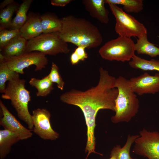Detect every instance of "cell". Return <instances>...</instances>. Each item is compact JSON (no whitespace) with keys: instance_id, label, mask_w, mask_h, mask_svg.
I'll return each mask as SVG.
<instances>
[{"instance_id":"obj_22","label":"cell","mask_w":159,"mask_h":159,"mask_svg":"<svg viewBox=\"0 0 159 159\" xmlns=\"http://www.w3.org/2000/svg\"><path fill=\"white\" fill-rule=\"evenodd\" d=\"M29 82L32 87H35L37 89V96L46 97L49 95L54 89L53 83L51 81L47 75L41 79L32 78Z\"/></svg>"},{"instance_id":"obj_8","label":"cell","mask_w":159,"mask_h":159,"mask_svg":"<svg viewBox=\"0 0 159 159\" xmlns=\"http://www.w3.org/2000/svg\"><path fill=\"white\" fill-rule=\"evenodd\" d=\"M134 142L132 152L148 159H159V132L143 128Z\"/></svg>"},{"instance_id":"obj_24","label":"cell","mask_w":159,"mask_h":159,"mask_svg":"<svg viewBox=\"0 0 159 159\" xmlns=\"http://www.w3.org/2000/svg\"><path fill=\"white\" fill-rule=\"evenodd\" d=\"M19 6V4L15 1L0 11V30L9 28L13 14L17 11Z\"/></svg>"},{"instance_id":"obj_16","label":"cell","mask_w":159,"mask_h":159,"mask_svg":"<svg viewBox=\"0 0 159 159\" xmlns=\"http://www.w3.org/2000/svg\"><path fill=\"white\" fill-rule=\"evenodd\" d=\"M21 140L15 133L4 129L0 130V158L3 159L10 153L12 146Z\"/></svg>"},{"instance_id":"obj_4","label":"cell","mask_w":159,"mask_h":159,"mask_svg":"<svg viewBox=\"0 0 159 159\" xmlns=\"http://www.w3.org/2000/svg\"><path fill=\"white\" fill-rule=\"evenodd\" d=\"M25 83L24 79L19 77L9 80L1 97L11 100L18 117L27 124L30 130L34 127L32 115L28 109L31 98L30 91L25 88Z\"/></svg>"},{"instance_id":"obj_25","label":"cell","mask_w":159,"mask_h":159,"mask_svg":"<svg viewBox=\"0 0 159 159\" xmlns=\"http://www.w3.org/2000/svg\"><path fill=\"white\" fill-rule=\"evenodd\" d=\"M19 77V74L11 69L4 59H0V92L3 93L6 86V82Z\"/></svg>"},{"instance_id":"obj_11","label":"cell","mask_w":159,"mask_h":159,"mask_svg":"<svg viewBox=\"0 0 159 159\" xmlns=\"http://www.w3.org/2000/svg\"><path fill=\"white\" fill-rule=\"evenodd\" d=\"M132 90L139 96L145 94H155L159 92V73L154 75L145 72L129 80Z\"/></svg>"},{"instance_id":"obj_14","label":"cell","mask_w":159,"mask_h":159,"mask_svg":"<svg viewBox=\"0 0 159 159\" xmlns=\"http://www.w3.org/2000/svg\"><path fill=\"white\" fill-rule=\"evenodd\" d=\"M82 2L92 17L102 23H109V12L105 6V0H83Z\"/></svg>"},{"instance_id":"obj_1","label":"cell","mask_w":159,"mask_h":159,"mask_svg":"<svg viewBox=\"0 0 159 159\" xmlns=\"http://www.w3.org/2000/svg\"><path fill=\"white\" fill-rule=\"evenodd\" d=\"M99 73V80L96 86L85 91L72 89L62 94L60 97L62 102L79 107L84 114L87 126L85 152H88L85 159L92 153L102 155L95 151L96 116L101 109L115 111V100L118 94V89L115 86L116 78L102 67L100 68Z\"/></svg>"},{"instance_id":"obj_23","label":"cell","mask_w":159,"mask_h":159,"mask_svg":"<svg viewBox=\"0 0 159 159\" xmlns=\"http://www.w3.org/2000/svg\"><path fill=\"white\" fill-rule=\"evenodd\" d=\"M105 1L108 4L122 5L124 11L126 13H138L143 9L142 0H105Z\"/></svg>"},{"instance_id":"obj_5","label":"cell","mask_w":159,"mask_h":159,"mask_svg":"<svg viewBox=\"0 0 159 159\" xmlns=\"http://www.w3.org/2000/svg\"><path fill=\"white\" fill-rule=\"evenodd\" d=\"M38 51L44 54L56 56L70 51L67 43L60 36L59 32L43 33L27 41L25 53Z\"/></svg>"},{"instance_id":"obj_15","label":"cell","mask_w":159,"mask_h":159,"mask_svg":"<svg viewBox=\"0 0 159 159\" xmlns=\"http://www.w3.org/2000/svg\"><path fill=\"white\" fill-rule=\"evenodd\" d=\"M27 41L19 35L11 40L0 51L4 57L16 56L25 53Z\"/></svg>"},{"instance_id":"obj_12","label":"cell","mask_w":159,"mask_h":159,"mask_svg":"<svg viewBox=\"0 0 159 159\" xmlns=\"http://www.w3.org/2000/svg\"><path fill=\"white\" fill-rule=\"evenodd\" d=\"M0 107L2 114L0 125L4 129L17 134L21 140L26 139L32 136L33 134L30 130L26 128L20 123L1 100Z\"/></svg>"},{"instance_id":"obj_27","label":"cell","mask_w":159,"mask_h":159,"mask_svg":"<svg viewBox=\"0 0 159 159\" xmlns=\"http://www.w3.org/2000/svg\"><path fill=\"white\" fill-rule=\"evenodd\" d=\"M47 76L52 82L56 83L57 87L63 90L65 83L59 72L58 66L54 62H52L50 72Z\"/></svg>"},{"instance_id":"obj_17","label":"cell","mask_w":159,"mask_h":159,"mask_svg":"<svg viewBox=\"0 0 159 159\" xmlns=\"http://www.w3.org/2000/svg\"><path fill=\"white\" fill-rule=\"evenodd\" d=\"M43 33L59 32L62 27L61 19L55 14L46 13L40 15Z\"/></svg>"},{"instance_id":"obj_10","label":"cell","mask_w":159,"mask_h":159,"mask_svg":"<svg viewBox=\"0 0 159 159\" xmlns=\"http://www.w3.org/2000/svg\"><path fill=\"white\" fill-rule=\"evenodd\" d=\"M34 132L42 139L55 140L59 134L52 128L50 122L51 114L45 108H38L32 111Z\"/></svg>"},{"instance_id":"obj_21","label":"cell","mask_w":159,"mask_h":159,"mask_svg":"<svg viewBox=\"0 0 159 159\" xmlns=\"http://www.w3.org/2000/svg\"><path fill=\"white\" fill-rule=\"evenodd\" d=\"M129 65L134 69L159 72V60L154 59L148 60L135 55L129 62Z\"/></svg>"},{"instance_id":"obj_28","label":"cell","mask_w":159,"mask_h":159,"mask_svg":"<svg viewBox=\"0 0 159 159\" xmlns=\"http://www.w3.org/2000/svg\"><path fill=\"white\" fill-rule=\"evenodd\" d=\"M86 47L83 46L77 47L70 57L71 63L72 65L77 64L80 61H84L88 57L87 53L85 51Z\"/></svg>"},{"instance_id":"obj_30","label":"cell","mask_w":159,"mask_h":159,"mask_svg":"<svg viewBox=\"0 0 159 159\" xmlns=\"http://www.w3.org/2000/svg\"><path fill=\"white\" fill-rule=\"evenodd\" d=\"M14 2L15 1L14 0H4L0 4V11Z\"/></svg>"},{"instance_id":"obj_18","label":"cell","mask_w":159,"mask_h":159,"mask_svg":"<svg viewBox=\"0 0 159 159\" xmlns=\"http://www.w3.org/2000/svg\"><path fill=\"white\" fill-rule=\"evenodd\" d=\"M135 50L138 54H146L151 57L159 55V48L148 41L147 34L137 39Z\"/></svg>"},{"instance_id":"obj_7","label":"cell","mask_w":159,"mask_h":159,"mask_svg":"<svg viewBox=\"0 0 159 159\" xmlns=\"http://www.w3.org/2000/svg\"><path fill=\"white\" fill-rule=\"evenodd\" d=\"M112 14L115 17L116 32L119 36L138 38L147 34L146 27L134 17L125 12L117 5L108 4Z\"/></svg>"},{"instance_id":"obj_6","label":"cell","mask_w":159,"mask_h":159,"mask_svg":"<svg viewBox=\"0 0 159 159\" xmlns=\"http://www.w3.org/2000/svg\"><path fill=\"white\" fill-rule=\"evenodd\" d=\"M135 44L131 38L119 36L105 43L99 53L102 59L107 60L128 61L135 55Z\"/></svg>"},{"instance_id":"obj_9","label":"cell","mask_w":159,"mask_h":159,"mask_svg":"<svg viewBox=\"0 0 159 159\" xmlns=\"http://www.w3.org/2000/svg\"><path fill=\"white\" fill-rule=\"evenodd\" d=\"M46 55L38 51L24 53L18 56L4 57V60L9 68L18 73H24V69L32 65L36 66L35 70H41L48 63Z\"/></svg>"},{"instance_id":"obj_19","label":"cell","mask_w":159,"mask_h":159,"mask_svg":"<svg viewBox=\"0 0 159 159\" xmlns=\"http://www.w3.org/2000/svg\"><path fill=\"white\" fill-rule=\"evenodd\" d=\"M33 0H24L20 5L15 16L12 19L10 29H19L26 22L27 13Z\"/></svg>"},{"instance_id":"obj_20","label":"cell","mask_w":159,"mask_h":159,"mask_svg":"<svg viewBox=\"0 0 159 159\" xmlns=\"http://www.w3.org/2000/svg\"><path fill=\"white\" fill-rule=\"evenodd\" d=\"M138 135H130L127 137L126 142L122 148L120 145L114 147L111 152L110 156L116 159H137L132 158L130 154V149Z\"/></svg>"},{"instance_id":"obj_3","label":"cell","mask_w":159,"mask_h":159,"mask_svg":"<svg viewBox=\"0 0 159 159\" xmlns=\"http://www.w3.org/2000/svg\"><path fill=\"white\" fill-rule=\"evenodd\" d=\"M115 86L118 90L115 100V115L111 118L112 122H128L138 113L139 102L131 90L129 80L122 76L116 79Z\"/></svg>"},{"instance_id":"obj_29","label":"cell","mask_w":159,"mask_h":159,"mask_svg":"<svg viewBox=\"0 0 159 159\" xmlns=\"http://www.w3.org/2000/svg\"><path fill=\"white\" fill-rule=\"evenodd\" d=\"M72 1L71 0H52L51 4L53 6L64 7Z\"/></svg>"},{"instance_id":"obj_2","label":"cell","mask_w":159,"mask_h":159,"mask_svg":"<svg viewBox=\"0 0 159 159\" xmlns=\"http://www.w3.org/2000/svg\"><path fill=\"white\" fill-rule=\"evenodd\" d=\"M61 19L62 25L59 34L66 42L88 49L97 47L101 44L103 39L100 31L89 21L72 15Z\"/></svg>"},{"instance_id":"obj_13","label":"cell","mask_w":159,"mask_h":159,"mask_svg":"<svg viewBox=\"0 0 159 159\" xmlns=\"http://www.w3.org/2000/svg\"><path fill=\"white\" fill-rule=\"evenodd\" d=\"M21 37L28 40L43 33L40 15L32 12L27 15V20L19 29Z\"/></svg>"},{"instance_id":"obj_26","label":"cell","mask_w":159,"mask_h":159,"mask_svg":"<svg viewBox=\"0 0 159 159\" xmlns=\"http://www.w3.org/2000/svg\"><path fill=\"white\" fill-rule=\"evenodd\" d=\"M20 35L19 29H6L0 30V50L13 39Z\"/></svg>"}]
</instances>
